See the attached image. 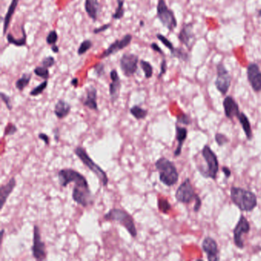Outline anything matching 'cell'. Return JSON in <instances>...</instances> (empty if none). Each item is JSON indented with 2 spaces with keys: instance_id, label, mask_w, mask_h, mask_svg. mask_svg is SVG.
<instances>
[{
  "instance_id": "cell-1",
  "label": "cell",
  "mask_w": 261,
  "mask_h": 261,
  "mask_svg": "<svg viewBox=\"0 0 261 261\" xmlns=\"http://www.w3.org/2000/svg\"><path fill=\"white\" fill-rule=\"evenodd\" d=\"M104 220L106 221H116L119 223L128 231L132 238H137L138 233L135 224L134 219L132 217L131 214H129L124 209H116V208L110 209L104 215Z\"/></svg>"
},
{
  "instance_id": "cell-2",
  "label": "cell",
  "mask_w": 261,
  "mask_h": 261,
  "mask_svg": "<svg viewBox=\"0 0 261 261\" xmlns=\"http://www.w3.org/2000/svg\"><path fill=\"white\" fill-rule=\"evenodd\" d=\"M231 199L233 203L242 211H251L258 205L256 195L251 191L241 188H231Z\"/></svg>"
},
{
  "instance_id": "cell-3",
  "label": "cell",
  "mask_w": 261,
  "mask_h": 261,
  "mask_svg": "<svg viewBox=\"0 0 261 261\" xmlns=\"http://www.w3.org/2000/svg\"><path fill=\"white\" fill-rule=\"evenodd\" d=\"M155 167L159 174V180L168 187L173 186L179 181V172L173 162L165 157H161L155 162Z\"/></svg>"
},
{
  "instance_id": "cell-4",
  "label": "cell",
  "mask_w": 261,
  "mask_h": 261,
  "mask_svg": "<svg viewBox=\"0 0 261 261\" xmlns=\"http://www.w3.org/2000/svg\"><path fill=\"white\" fill-rule=\"evenodd\" d=\"M74 153L81 160V162L84 163V165L88 167L90 170L98 177L104 187H106L108 183H109V178H108L107 174L104 170L103 168H101L91 158V157L88 155L87 150L81 146H78L74 149Z\"/></svg>"
},
{
  "instance_id": "cell-5",
  "label": "cell",
  "mask_w": 261,
  "mask_h": 261,
  "mask_svg": "<svg viewBox=\"0 0 261 261\" xmlns=\"http://www.w3.org/2000/svg\"><path fill=\"white\" fill-rule=\"evenodd\" d=\"M157 15L160 22L169 32H173L176 29L178 26L176 17L173 11L168 8L165 0H158Z\"/></svg>"
},
{
  "instance_id": "cell-6",
  "label": "cell",
  "mask_w": 261,
  "mask_h": 261,
  "mask_svg": "<svg viewBox=\"0 0 261 261\" xmlns=\"http://www.w3.org/2000/svg\"><path fill=\"white\" fill-rule=\"evenodd\" d=\"M202 155L207 162V167L199 172L205 178L215 179L219 169L217 156L209 146H205L204 148L202 149Z\"/></svg>"
},
{
  "instance_id": "cell-7",
  "label": "cell",
  "mask_w": 261,
  "mask_h": 261,
  "mask_svg": "<svg viewBox=\"0 0 261 261\" xmlns=\"http://www.w3.org/2000/svg\"><path fill=\"white\" fill-rule=\"evenodd\" d=\"M140 62L139 56L133 53H124L120 59V67L123 75L126 78L133 77L138 70Z\"/></svg>"
},
{
  "instance_id": "cell-8",
  "label": "cell",
  "mask_w": 261,
  "mask_h": 261,
  "mask_svg": "<svg viewBox=\"0 0 261 261\" xmlns=\"http://www.w3.org/2000/svg\"><path fill=\"white\" fill-rule=\"evenodd\" d=\"M32 257L36 261H46L47 260V250L44 241L41 237L40 228L37 224H35L33 227V245L32 248Z\"/></svg>"
},
{
  "instance_id": "cell-9",
  "label": "cell",
  "mask_w": 261,
  "mask_h": 261,
  "mask_svg": "<svg viewBox=\"0 0 261 261\" xmlns=\"http://www.w3.org/2000/svg\"><path fill=\"white\" fill-rule=\"evenodd\" d=\"M217 78L214 84L217 91L222 95H226L231 84V76L222 62L218 63L216 66Z\"/></svg>"
},
{
  "instance_id": "cell-10",
  "label": "cell",
  "mask_w": 261,
  "mask_h": 261,
  "mask_svg": "<svg viewBox=\"0 0 261 261\" xmlns=\"http://www.w3.org/2000/svg\"><path fill=\"white\" fill-rule=\"evenodd\" d=\"M198 197L199 196L195 192L189 178L179 185L175 192V199L178 202L183 204H189L192 201H196Z\"/></svg>"
},
{
  "instance_id": "cell-11",
  "label": "cell",
  "mask_w": 261,
  "mask_h": 261,
  "mask_svg": "<svg viewBox=\"0 0 261 261\" xmlns=\"http://www.w3.org/2000/svg\"><path fill=\"white\" fill-rule=\"evenodd\" d=\"M132 41H133V36L131 34H126L122 37V39L115 40L98 57L100 59H103L113 55L119 52L120 51L128 47L131 44Z\"/></svg>"
},
{
  "instance_id": "cell-12",
  "label": "cell",
  "mask_w": 261,
  "mask_h": 261,
  "mask_svg": "<svg viewBox=\"0 0 261 261\" xmlns=\"http://www.w3.org/2000/svg\"><path fill=\"white\" fill-rule=\"evenodd\" d=\"M250 230H251V225H250L249 221L244 215H241L239 221L234 229V244L240 249H243L244 248L243 235L249 233Z\"/></svg>"
},
{
  "instance_id": "cell-13",
  "label": "cell",
  "mask_w": 261,
  "mask_h": 261,
  "mask_svg": "<svg viewBox=\"0 0 261 261\" xmlns=\"http://www.w3.org/2000/svg\"><path fill=\"white\" fill-rule=\"evenodd\" d=\"M247 76L253 91H261V71L257 63H250L247 67Z\"/></svg>"
},
{
  "instance_id": "cell-14",
  "label": "cell",
  "mask_w": 261,
  "mask_h": 261,
  "mask_svg": "<svg viewBox=\"0 0 261 261\" xmlns=\"http://www.w3.org/2000/svg\"><path fill=\"white\" fill-rule=\"evenodd\" d=\"M81 103L85 107L98 111V90L95 87L89 86L85 89L84 95L81 98Z\"/></svg>"
},
{
  "instance_id": "cell-15",
  "label": "cell",
  "mask_w": 261,
  "mask_h": 261,
  "mask_svg": "<svg viewBox=\"0 0 261 261\" xmlns=\"http://www.w3.org/2000/svg\"><path fill=\"white\" fill-rule=\"evenodd\" d=\"M111 82L109 84V95L112 103H114L120 97L122 84L120 76L116 69H113L109 73Z\"/></svg>"
},
{
  "instance_id": "cell-16",
  "label": "cell",
  "mask_w": 261,
  "mask_h": 261,
  "mask_svg": "<svg viewBox=\"0 0 261 261\" xmlns=\"http://www.w3.org/2000/svg\"><path fill=\"white\" fill-rule=\"evenodd\" d=\"M193 29L194 25L192 22L184 24L179 35H178V39H179V42L187 48L189 51L192 50V46H193V40L195 39Z\"/></svg>"
},
{
  "instance_id": "cell-17",
  "label": "cell",
  "mask_w": 261,
  "mask_h": 261,
  "mask_svg": "<svg viewBox=\"0 0 261 261\" xmlns=\"http://www.w3.org/2000/svg\"><path fill=\"white\" fill-rule=\"evenodd\" d=\"M202 249L207 255L209 261H218L220 260L217 242L213 238L209 237L205 238L202 243Z\"/></svg>"
},
{
  "instance_id": "cell-18",
  "label": "cell",
  "mask_w": 261,
  "mask_h": 261,
  "mask_svg": "<svg viewBox=\"0 0 261 261\" xmlns=\"http://www.w3.org/2000/svg\"><path fill=\"white\" fill-rule=\"evenodd\" d=\"M223 106H224V114L228 119L233 120L234 117L235 116L238 117L241 113L238 103L231 96H227L224 98Z\"/></svg>"
},
{
  "instance_id": "cell-19",
  "label": "cell",
  "mask_w": 261,
  "mask_h": 261,
  "mask_svg": "<svg viewBox=\"0 0 261 261\" xmlns=\"http://www.w3.org/2000/svg\"><path fill=\"white\" fill-rule=\"evenodd\" d=\"M16 186V179L15 177H12L9 181L5 185H1L0 187V202H1V210L3 209L6 203L7 199L11 196Z\"/></svg>"
},
{
  "instance_id": "cell-20",
  "label": "cell",
  "mask_w": 261,
  "mask_h": 261,
  "mask_svg": "<svg viewBox=\"0 0 261 261\" xmlns=\"http://www.w3.org/2000/svg\"><path fill=\"white\" fill-rule=\"evenodd\" d=\"M84 9L90 19H92L93 22H95L98 21L101 9V4L98 0H85Z\"/></svg>"
},
{
  "instance_id": "cell-21",
  "label": "cell",
  "mask_w": 261,
  "mask_h": 261,
  "mask_svg": "<svg viewBox=\"0 0 261 261\" xmlns=\"http://www.w3.org/2000/svg\"><path fill=\"white\" fill-rule=\"evenodd\" d=\"M187 129L178 126V125L175 126V138L178 142V146L174 151V156L175 157H179L182 154V147H183L184 143L187 138Z\"/></svg>"
},
{
  "instance_id": "cell-22",
  "label": "cell",
  "mask_w": 261,
  "mask_h": 261,
  "mask_svg": "<svg viewBox=\"0 0 261 261\" xmlns=\"http://www.w3.org/2000/svg\"><path fill=\"white\" fill-rule=\"evenodd\" d=\"M71 104L64 100H58L54 105V113L59 120H62L67 117L71 113Z\"/></svg>"
},
{
  "instance_id": "cell-23",
  "label": "cell",
  "mask_w": 261,
  "mask_h": 261,
  "mask_svg": "<svg viewBox=\"0 0 261 261\" xmlns=\"http://www.w3.org/2000/svg\"><path fill=\"white\" fill-rule=\"evenodd\" d=\"M19 2V0H12L10 5H8V10H7L5 17L3 18V31H2L3 36H5L7 31H8L11 20H12V17L15 14Z\"/></svg>"
},
{
  "instance_id": "cell-24",
  "label": "cell",
  "mask_w": 261,
  "mask_h": 261,
  "mask_svg": "<svg viewBox=\"0 0 261 261\" xmlns=\"http://www.w3.org/2000/svg\"><path fill=\"white\" fill-rule=\"evenodd\" d=\"M21 28H22V36L20 39H16L12 34H7L6 39L8 44L13 45L17 47H23L27 45V34L25 32L24 25H22Z\"/></svg>"
},
{
  "instance_id": "cell-25",
  "label": "cell",
  "mask_w": 261,
  "mask_h": 261,
  "mask_svg": "<svg viewBox=\"0 0 261 261\" xmlns=\"http://www.w3.org/2000/svg\"><path fill=\"white\" fill-rule=\"evenodd\" d=\"M238 118L241 126H242L243 130H244V133L246 135L247 139L248 140H252V129H251V123H250L248 116L244 114V113H241Z\"/></svg>"
},
{
  "instance_id": "cell-26",
  "label": "cell",
  "mask_w": 261,
  "mask_h": 261,
  "mask_svg": "<svg viewBox=\"0 0 261 261\" xmlns=\"http://www.w3.org/2000/svg\"><path fill=\"white\" fill-rule=\"evenodd\" d=\"M32 78V73H25V74H22V77L15 81V88H16L18 91L22 92L26 87L29 86V83H30Z\"/></svg>"
},
{
  "instance_id": "cell-27",
  "label": "cell",
  "mask_w": 261,
  "mask_h": 261,
  "mask_svg": "<svg viewBox=\"0 0 261 261\" xmlns=\"http://www.w3.org/2000/svg\"><path fill=\"white\" fill-rule=\"evenodd\" d=\"M130 113L137 120H144L148 115V110L139 105H133L130 109Z\"/></svg>"
},
{
  "instance_id": "cell-28",
  "label": "cell",
  "mask_w": 261,
  "mask_h": 261,
  "mask_svg": "<svg viewBox=\"0 0 261 261\" xmlns=\"http://www.w3.org/2000/svg\"><path fill=\"white\" fill-rule=\"evenodd\" d=\"M171 57L179 59L180 61L187 62L189 61L190 56L187 52H185L182 48H175L173 52L171 53Z\"/></svg>"
},
{
  "instance_id": "cell-29",
  "label": "cell",
  "mask_w": 261,
  "mask_h": 261,
  "mask_svg": "<svg viewBox=\"0 0 261 261\" xmlns=\"http://www.w3.org/2000/svg\"><path fill=\"white\" fill-rule=\"evenodd\" d=\"M117 5L115 9L114 13L112 15V18L115 20H120L123 19L125 15L124 0H116Z\"/></svg>"
},
{
  "instance_id": "cell-30",
  "label": "cell",
  "mask_w": 261,
  "mask_h": 261,
  "mask_svg": "<svg viewBox=\"0 0 261 261\" xmlns=\"http://www.w3.org/2000/svg\"><path fill=\"white\" fill-rule=\"evenodd\" d=\"M140 65L143 72H144L146 79L151 78L154 75V67L152 66V64L149 61L142 59L140 61Z\"/></svg>"
},
{
  "instance_id": "cell-31",
  "label": "cell",
  "mask_w": 261,
  "mask_h": 261,
  "mask_svg": "<svg viewBox=\"0 0 261 261\" xmlns=\"http://www.w3.org/2000/svg\"><path fill=\"white\" fill-rule=\"evenodd\" d=\"M34 74L44 80H49L50 78V72L49 68L45 67L44 66H38L33 71Z\"/></svg>"
},
{
  "instance_id": "cell-32",
  "label": "cell",
  "mask_w": 261,
  "mask_h": 261,
  "mask_svg": "<svg viewBox=\"0 0 261 261\" xmlns=\"http://www.w3.org/2000/svg\"><path fill=\"white\" fill-rule=\"evenodd\" d=\"M48 84H49L48 80H45V81H43V82L41 83L39 85L35 87V88L29 92V95L32 97L39 96V95H42V93L46 91V89L48 87Z\"/></svg>"
},
{
  "instance_id": "cell-33",
  "label": "cell",
  "mask_w": 261,
  "mask_h": 261,
  "mask_svg": "<svg viewBox=\"0 0 261 261\" xmlns=\"http://www.w3.org/2000/svg\"><path fill=\"white\" fill-rule=\"evenodd\" d=\"M93 42L90 39L83 41L78 49V54L79 56L83 55L92 48Z\"/></svg>"
},
{
  "instance_id": "cell-34",
  "label": "cell",
  "mask_w": 261,
  "mask_h": 261,
  "mask_svg": "<svg viewBox=\"0 0 261 261\" xmlns=\"http://www.w3.org/2000/svg\"><path fill=\"white\" fill-rule=\"evenodd\" d=\"M157 38L158 41L162 42L163 46H165L168 50L170 51V53L173 52L174 51H175V47L168 38L165 37V36L159 33L157 34Z\"/></svg>"
},
{
  "instance_id": "cell-35",
  "label": "cell",
  "mask_w": 261,
  "mask_h": 261,
  "mask_svg": "<svg viewBox=\"0 0 261 261\" xmlns=\"http://www.w3.org/2000/svg\"><path fill=\"white\" fill-rule=\"evenodd\" d=\"M158 209L161 212L167 214L171 210L172 207L167 199H160L158 200Z\"/></svg>"
},
{
  "instance_id": "cell-36",
  "label": "cell",
  "mask_w": 261,
  "mask_h": 261,
  "mask_svg": "<svg viewBox=\"0 0 261 261\" xmlns=\"http://www.w3.org/2000/svg\"><path fill=\"white\" fill-rule=\"evenodd\" d=\"M57 40H58V35H57L56 30H52L49 32L47 37H46V43L49 46H53V45H55L57 43Z\"/></svg>"
},
{
  "instance_id": "cell-37",
  "label": "cell",
  "mask_w": 261,
  "mask_h": 261,
  "mask_svg": "<svg viewBox=\"0 0 261 261\" xmlns=\"http://www.w3.org/2000/svg\"><path fill=\"white\" fill-rule=\"evenodd\" d=\"M93 68H94V72H95V75L98 78H102L104 75H105L106 71H105V64L104 63H98L94 66Z\"/></svg>"
},
{
  "instance_id": "cell-38",
  "label": "cell",
  "mask_w": 261,
  "mask_h": 261,
  "mask_svg": "<svg viewBox=\"0 0 261 261\" xmlns=\"http://www.w3.org/2000/svg\"><path fill=\"white\" fill-rule=\"evenodd\" d=\"M55 63L56 61L54 57H52V56H48V57H44V58L42 59L41 64L42 66H44L45 67L51 68V67H52L55 64Z\"/></svg>"
},
{
  "instance_id": "cell-39",
  "label": "cell",
  "mask_w": 261,
  "mask_h": 261,
  "mask_svg": "<svg viewBox=\"0 0 261 261\" xmlns=\"http://www.w3.org/2000/svg\"><path fill=\"white\" fill-rule=\"evenodd\" d=\"M0 96H1V100H2V102L5 104V106H6L7 109L11 111L13 106H12V101H11L10 97L7 95L5 93L1 92L0 94Z\"/></svg>"
},
{
  "instance_id": "cell-40",
  "label": "cell",
  "mask_w": 261,
  "mask_h": 261,
  "mask_svg": "<svg viewBox=\"0 0 261 261\" xmlns=\"http://www.w3.org/2000/svg\"><path fill=\"white\" fill-rule=\"evenodd\" d=\"M215 141L219 147H222V146L225 145L226 143H228L229 140L226 137L225 135L217 133L215 134Z\"/></svg>"
},
{
  "instance_id": "cell-41",
  "label": "cell",
  "mask_w": 261,
  "mask_h": 261,
  "mask_svg": "<svg viewBox=\"0 0 261 261\" xmlns=\"http://www.w3.org/2000/svg\"><path fill=\"white\" fill-rule=\"evenodd\" d=\"M17 131H18V128H17L16 126H15V124L9 123V124L5 127V130H4V137L14 135Z\"/></svg>"
},
{
  "instance_id": "cell-42",
  "label": "cell",
  "mask_w": 261,
  "mask_h": 261,
  "mask_svg": "<svg viewBox=\"0 0 261 261\" xmlns=\"http://www.w3.org/2000/svg\"><path fill=\"white\" fill-rule=\"evenodd\" d=\"M167 70H168V64H167V61L165 58H163L162 60V62L160 64V71L158 75V79L162 78L164 74H166Z\"/></svg>"
},
{
  "instance_id": "cell-43",
  "label": "cell",
  "mask_w": 261,
  "mask_h": 261,
  "mask_svg": "<svg viewBox=\"0 0 261 261\" xmlns=\"http://www.w3.org/2000/svg\"><path fill=\"white\" fill-rule=\"evenodd\" d=\"M177 123H180L184 125H189L192 123L190 118L188 115L182 113L180 116H177Z\"/></svg>"
},
{
  "instance_id": "cell-44",
  "label": "cell",
  "mask_w": 261,
  "mask_h": 261,
  "mask_svg": "<svg viewBox=\"0 0 261 261\" xmlns=\"http://www.w3.org/2000/svg\"><path fill=\"white\" fill-rule=\"evenodd\" d=\"M110 27H111V24H104V25H101V26H100V27L96 28V29H94V31H93V33L97 35V34H100L101 33V32H106V30H108V29H109Z\"/></svg>"
},
{
  "instance_id": "cell-45",
  "label": "cell",
  "mask_w": 261,
  "mask_h": 261,
  "mask_svg": "<svg viewBox=\"0 0 261 261\" xmlns=\"http://www.w3.org/2000/svg\"><path fill=\"white\" fill-rule=\"evenodd\" d=\"M150 48H151L152 50L158 53V54H162V55H165V53H164L163 51L162 50V49L158 46V45L154 42L150 45Z\"/></svg>"
},
{
  "instance_id": "cell-46",
  "label": "cell",
  "mask_w": 261,
  "mask_h": 261,
  "mask_svg": "<svg viewBox=\"0 0 261 261\" xmlns=\"http://www.w3.org/2000/svg\"><path fill=\"white\" fill-rule=\"evenodd\" d=\"M39 139L42 140V141L44 142L46 146H49V144H50V137L47 134H46V133H39Z\"/></svg>"
},
{
  "instance_id": "cell-47",
  "label": "cell",
  "mask_w": 261,
  "mask_h": 261,
  "mask_svg": "<svg viewBox=\"0 0 261 261\" xmlns=\"http://www.w3.org/2000/svg\"><path fill=\"white\" fill-rule=\"evenodd\" d=\"M223 172L225 174L226 178H229L231 175V170L227 167H223L222 168Z\"/></svg>"
},
{
  "instance_id": "cell-48",
  "label": "cell",
  "mask_w": 261,
  "mask_h": 261,
  "mask_svg": "<svg viewBox=\"0 0 261 261\" xmlns=\"http://www.w3.org/2000/svg\"><path fill=\"white\" fill-rule=\"evenodd\" d=\"M54 138L56 142H58L59 140H60V132H59L58 128H56L54 130Z\"/></svg>"
},
{
  "instance_id": "cell-49",
  "label": "cell",
  "mask_w": 261,
  "mask_h": 261,
  "mask_svg": "<svg viewBox=\"0 0 261 261\" xmlns=\"http://www.w3.org/2000/svg\"><path fill=\"white\" fill-rule=\"evenodd\" d=\"M78 84H79V81H78V78H74L71 79V84L74 88H78Z\"/></svg>"
},
{
  "instance_id": "cell-50",
  "label": "cell",
  "mask_w": 261,
  "mask_h": 261,
  "mask_svg": "<svg viewBox=\"0 0 261 261\" xmlns=\"http://www.w3.org/2000/svg\"><path fill=\"white\" fill-rule=\"evenodd\" d=\"M51 49H52V52H54V53L59 52V47L56 44L53 45V46H52V47H51Z\"/></svg>"
},
{
  "instance_id": "cell-51",
  "label": "cell",
  "mask_w": 261,
  "mask_h": 261,
  "mask_svg": "<svg viewBox=\"0 0 261 261\" xmlns=\"http://www.w3.org/2000/svg\"><path fill=\"white\" fill-rule=\"evenodd\" d=\"M4 233H5V230H4L3 228H2V231H1V238H2H2H3Z\"/></svg>"
},
{
  "instance_id": "cell-52",
  "label": "cell",
  "mask_w": 261,
  "mask_h": 261,
  "mask_svg": "<svg viewBox=\"0 0 261 261\" xmlns=\"http://www.w3.org/2000/svg\"><path fill=\"white\" fill-rule=\"evenodd\" d=\"M258 16L261 17V9H260V10H258Z\"/></svg>"
},
{
  "instance_id": "cell-53",
  "label": "cell",
  "mask_w": 261,
  "mask_h": 261,
  "mask_svg": "<svg viewBox=\"0 0 261 261\" xmlns=\"http://www.w3.org/2000/svg\"><path fill=\"white\" fill-rule=\"evenodd\" d=\"M140 26H142L143 27V25H144V22L143 21H141V22H140Z\"/></svg>"
}]
</instances>
